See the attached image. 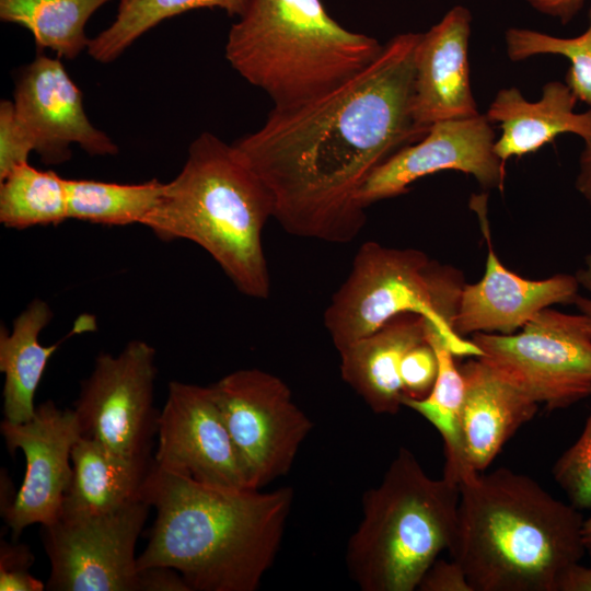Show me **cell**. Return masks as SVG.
<instances>
[{"instance_id":"cell-1","label":"cell","mask_w":591,"mask_h":591,"mask_svg":"<svg viewBox=\"0 0 591 591\" xmlns=\"http://www.w3.org/2000/svg\"><path fill=\"white\" fill-rule=\"evenodd\" d=\"M420 33L391 38L360 73L301 105L273 108L234 149L266 187L291 235L345 244L367 222L358 194L371 172L424 137L412 117Z\"/></svg>"},{"instance_id":"cell-2","label":"cell","mask_w":591,"mask_h":591,"mask_svg":"<svg viewBox=\"0 0 591 591\" xmlns=\"http://www.w3.org/2000/svg\"><path fill=\"white\" fill-rule=\"evenodd\" d=\"M142 498L157 518L139 570H177L190 591H254L274 564L294 490L204 485L152 461Z\"/></svg>"},{"instance_id":"cell-3","label":"cell","mask_w":591,"mask_h":591,"mask_svg":"<svg viewBox=\"0 0 591 591\" xmlns=\"http://www.w3.org/2000/svg\"><path fill=\"white\" fill-rule=\"evenodd\" d=\"M451 558L473 591H557L586 554L583 515L528 475L500 467L460 485Z\"/></svg>"},{"instance_id":"cell-4","label":"cell","mask_w":591,"mask_h":591,"mask_svg":"<svg viewBox=\"0 0 591 591\" xmlns=\"http://www.w3.org/2000/svg\"><path fill=\"white\" fill-rule=\"evenodd\" d=\"M270 218L266 187L233 144L202 132L141 224L163 241L199 245L241 293L265 300L271 283L263 230Z\"/></svg>"},{"instance_id":"cell-5","label":"cell","mask_w":591,"mask_h":591,"mask_svg":"<svg viewBox=\"0 0 591 591\" xmlns=\"http://www.w3.org/2000/svg\"><path fill=\"white\" fill-rule=\"evenodd\" d=\"M382 48L375 38L341 26L322 0H247L230 27L224 57L281 109L344 84Z\"/></svg>"},{"instance_id":"cell-6","label":"cell","mask_w":591,"mask_h":591,"mask_svg":"<svg viewBox=\"0 0 591 591\" xmlns=\"http://www.w3.org/2000/svg\"><path fill=\"white\" fill-rule=\"evenodd\" d=\"M459 500L457 484L430 477L399 448L380 484L362 496V518L346 548L351 579L362 591L417 589L452 544Z\"/></svg>"},{"instance_id":"cell-7","label":"cell","mask_w":591,"mask_h":591,"mask_svg":"<svg viewBox=\"0 0 591 591\" xmlns=\"http://www.w3.org/2000/svg\"><path fill=\"white\" fill-rule=\"evenodd\" d=\"M463 273L416 248H395L375 241L357 251L351 269L333 294L324 326L339 352L376 332L397 315L415 313L429 321L455 357H480V349L453 328Z\"/></svg>"},{"instance_id":"cell-8","label":"cell","mask_w":591,"mask_h":591,"mask_svg":"<svg viewBox=\"0 0 591 591\" xmlns=\"http://www.w3.org/2000/svg\"><path fill=\"white\" fill-rule=\"evenodd\" d=\"M478 357L498 376L549 410L591 395V321L549 308L513 334L474 333Z\"/></svg>"},{"instance_id":"cell-9","label":"cell","mask_w":591,"mask_h":591,"mask_svg":"<svg viewBox=\"0 0 591 591\" xmlns=\"http://www.w3.org/2000/svg\"><path fill=\"white\" fill-rule=\"evenodd\" d=\"M209 386L250 488L260 489L286 475L313 429L287 383L273 373L248 368Z\"/></svg>"},{"instance_id":"cell-10","label":"cell","mask_w":591,"mask_h":591,"mask_svg":"<svg viewBox=\"0 0 591 591\" xmlns=\"http://www.w3.org/2000/svg\"><path fill=\"white\" fill-rule=\"evenodd\" d=\"M151 506L138 500L117 510L60 515L42 526L50 563V591H139L136 544Z\"/></svg>"},{"instance_id":"cell-11","label":"cell","mask_w":591,"mask_h":591,"mask_svg":"<svg viewBox=\"0 0 591 591\" xmlns=\"http://www.w3.org/2000/svg\"><path fill=\"white\" fill-rule=\"evenodd\" d=\"M155 378V349L144 340L129 341L116 356L99 355L73 407L81 436L126 457L152 459Z\"/></svg>"},{"instance_id":"cell-12","label":"cell","mask_w":591,"mask_h":591,"mask_svg":"<svg viewBox=\"0 0 591 591\" xmlns=\"http://www.w3.org/2000/svg\"><path fill=\"white\" fill-rule=\"evenodd\" d=\"M0 432L10 453L20 449L26 460L15 494L8 488L7 473L1 474V515L16 541L27 526L48 525L59 518L73 473L71 451L81 431L73 408L61 409L46 401L24 422L3 419Z\"/></svg>"},{"instance_id":"cell-13","label":"cell","mask_w":591,"mask_h":591,"mask_svg":"<svg viewBox=\"0 0 591 591\" xmlns=\"http://www.w3.org/2000/svg\"><path fill=\"white\" fill-rule=\"evenodd\" d=\"M153 461L204 485L251 489L210 386L172 381L158 419Z\"/></svg>"},{"instance_id":"cell-14","label":"cell","mask_w":591,"mask_h":591,"mask_svg":"<svg viewBox=\"0 0 591 591\" xmlns=\"http://www.w3.org/2000/svg\"><path fill=\"white\" fill-rule=\"evenodd\" d=\"M495 132L486 115L443 120L378 165L359 190L362 208L403 195L417 179L452 170L473 175L484 188L503 189L506 164L494 152Z\"/></svg>"},{"instance_id":"cell-15","label":"cell","mask_w":591,"mask_h":591,"mask_svg":"<svg viewBox=\"0 0 591 591\" xmlns=\"http://www.w3.org/2000/svg\"><path fill=\"white\" fill-rule=\"evenodd\" d=\"M14 112L34 152L46 164L71 158V144L93 157L115 155L118 147L89 119L82 93L59 58L38 54L16 77Z\"/></svg>"},{"instance_id":"cell-16","label":"cell","mask_w":591,"mask_h":591,"mask_svg":"<svg viewBox=\"0 0 591 591\" xmlns=\"http://www.w3.org/2000/svg\"><path fill=\"white\" fill-rule=\"evenodd\" d=\"M471 207L480 221L487 242V257L482 279L463 287L453 322V328L459 335L513 334L540 311L554 304L575 303L580 287L575 276L557 274L533 280L505 267L490 241L486 218L487 196L474 195Z\"/></svg>"},{"instance_id":"cell-17","label":"cell","mask_w":591,"mask_h":591,"mask_svg":"<svg viewBox=\"0 0 591 591\" xmlns=\"http://www.w3.org/2000/svg\"><path fill=\"white\" fill-rule=\"evenodd\" d=\"M471 21V12L456 5L428 32L420 33L415 53L412 117L422 136L436 123L479 115L470 82Z\"/></svg>"},{"instance_id":"cell-18","label":"cell","mask_w":591,"mask_h":591,"mask_svg":"<svg viewBox=\"0 0 591 591\" xmlns=\"http://www.w3.org/2000/svg\"><path fill=\"white\" fill-rule=\"evenodd\" d=\"M465 390L461 412L463 456L471 473H483L538 404L498 376L476 357L459 366Z\"/></svg>"},{"instance_id":"cell-19","label":"cell","mask_w":591,"mask_h":591,"mask_svg":"<svg viewBox=\"0 0 591 591\" xmlns=\"http://www.w3.org/2000/svg\"><path fill=\"white\" fill-rule=\"evenodd\" d=\"M577 102L571 89L560 81L547 82L536 102L528 101L517 88L498 91L485 114L501 128L495 154L506 164L510 158L537 151L561 134L590 137L591 108L576 113Z\"/></svg>"},{"instance_id":"cell-20","label":"cell","mask_w":591,"mask_h":591,"mask_svg":"<svg viewBox=\"0 0 591 591\" xmlns=\"http://www.w3.org/2000/svg\"><path fill=\"white\" fill-rule=\"evenodd\" d=\"M427 339L426 318L405 313L341 351V379L375 414L394 415L403 406L399 367L404 355Z\"/></svg>"},{"instance_id":"cell-21","label":"cell","mask_w":591,"mask_h":591,"mask_svg":"<svg viewBox=\"0 0 591 591\" xmlns=\"http://www.w3.org/2000/svg\"><path fill=\"white\" fill-rule=\"evenodd\" d=\"M152 461L123 456L81 436L71 451L73 473L60 515L105 513L144 500Z\"/></svg>"},{"instance_id":"cell-22","label":"cell","mask_w":591,"mask_h":591,"mask_svg":"<svg viewBox=\"0 0 591 591\" xmlns=\"http://www.w3.org/2000/svg\"><path fill=\"white\" fill-rule=\"evenodd\" d=\"M53 311L47 302L34 299L15 317L11 332L0 331V371L4 374L3 416L20 424L35 413L34 397L51 355L63 339L51 346L39 341Z\"/></svg>"},{"instance_id":"cell-23","label":"cell","mask_w":591,"mask_h":591,"mask_svg":"<svg viewBox=\"0 0 591 591\" xmlns=\"http://www.w3.org/2000/svg\"><path fill=\"white\" fill-rule=\"evenodd\" d=\"M427 340L438 357V376L430 393L420 399L403 398V406L415 410L440 433L444 444L443 477L460 485L473 474L465 464L461 437L464 379L455 356L438 329L426 320Z\"/></svg>"},{"instance_id":"cell-24","label":"cell","mask_w":591,"mask_h":591,"mask_svg":"<svg viewBox=\"0 0 591 591\" xmlns=\"http://www.w3.org/2000/svg\"><path fill=\"white\" fill-rule=\"evenodd\" d=\"M111 0H0V19L26 28L38 48L74 59L88 49L85 25Z\"/></svg>"},{"instance_id":"cell-25","label":"cell","mask_w":591,"mask_h":591,"mask_svg":"<svg viewBox=\"0 0 591 591\" xmlns=\"http://www.w3.org/2000/svg\"><path fill=\"white\" fill-rule=\"evenodd\" d=\"M164 183L138 184L66 178L68 219L108 227L141 224L157 206Z\"/></svg>"},{"instance_id":"cell-26","label":"cell","mask_w":591,"mask_h":591,"mask_svg":"<svg viewBox=\"0 0 591 591\" xmlns=\"http://www.w3.org/2000/svg\"><path fill=\"white\" fill-rule=\"evenodd\" d=\"M68 219L66 178L28 162L0 179V222L11 229L57 225Z\"/></svg>"},{"instance_id":"cell-27","label":"cell","mask_w":591,"mask_h":591,"mask_svg":"<svg viewBox=\"0 0 591 591\" xmlns=\"http://www.w3.org/2000/svg\"><path fill=\"white\" fill-rule=\"evenodd\" d=\"M247 0H119L114 21L90 40L88 53L96 61L116 60L140 36L161 22L195 9H220L239 18Z\"/></svg>"},{"instance_id":"cell-28","label":"cell","mask_w":591,"mask_h":591,"mask_svg":"<svg viewBox=\"0 0 591 591\" xmlns=\"http://www.w3.org/2000/svg\"><path fill=\"white\" fill-rule=\"evenodd\" d=\"M505 39L507 55L513 61L544 54L567 58L570 67L566 74V84L578 102L591 106V8L589 26L577 37L561 38L537 31L512 27L507 30Z\"/></svg>"},{"instance_id":"cell-29","label":"cell","mask_w":591,"mask_h":591,"mask_svg":"<svg viewBox=\"0 0 591 591\" xmlns=\"http://www.w3.org/2000/svg\"><path fill=\"white\" fill-rule=\"evenodd\" d=\"M552 473L573 507L591 509V410L581 434L557 459Z\"/></svg>"},{"instance_id":"cell-30","label":"cell","mask_w":591,"mask_h":591,"mask_svg":"<svg viewBox=\"0 0 591 591\" xmlns=\"http://www.w3.org/2000/svg\"><path fill=\"white\" fill-rule=\"evenodd\" d=\"M438 370L437 354L427 339L412 347L404 355L399 367L404 397L413 399L426 397L434 385Z\"/></svg>"},{"instance_id":"cell-31","label":"cell","mask_w":591,"mask_h":591,"mask_svg":"<svg viewBox=\"0 0 591 591\" xmlns=\"http://www.w3.org/2000/svg\"><path fill=\"white\" fill-rule=\"evenodd\" d=\"M32 141L18 119L13 102L0 103V179L16 165L28 162Z\"/></svg>"},{"instance_id":"cell-32","label":"cell","mask_w":591,"mask_h":591,"mask_svg":"<svg viewBox=\"0 0 591 591\" xmlns=\"http://www.w3.org/2000/svg\"><path fill=\"white\" fill-rule=\"evenodd\" d=\"M34 556L27 545L1 541L0 544V590L43 591L39 579L30 572Z\"/></svg>"},{"instance_id":"cell-33","label":"cell","mask_w":591,"mask_h":591,"mask_svg":"<svg viewBox=\"0 0 591 591\" xmlns=\"http://www.w3.org/2000/svg\"><path fill=\"white\" fill-rule=\"evenodd\" d=\"M420 591H473L461 565L451 560L436 559L424 575L417 588Z\"/></svg>"},{"instance_id":"cell-34","label":"cell","mask_w":591,"mask_h":591,"mask_svg":"<svg viewBox=\"0 0 591 591\" xmlns=\"http://www.w3.org/2000/svg\"><path fill=\"white\" fill-rule=\"evenodd\" d=\"M139 591H190L182 575L165 566L139 570Z\"/></svg>"},{"instance_id":"cell-35","label":"cell","mask_w":591,"mask_h":591,"mask_svg":"<svg viewBox=\"0 0 591 591\" xmlns=\"http://www.w3.org/2000/svg\"><path fill=\"white\" fill-rule=\"evenodd\" d=\"M537 11L558 18L566 24L580 11L584 0H525Z\"/></svg>"},{"instance_id":"cell-36","label":"cell","mask_w":591,"mask_h":591,"mask_svg":"<svg viewBox=\"0 0 591 591\" xmlns=\"http://www.w3.org/2000/svg\"><path fill=\"white\" fill-rule=\"evenodd\" d=\"M557 591H591V568L580 563L571 566L561 576Z\"/></svg>"},{"instance_id":"cell-37","label":"cell","mask_w":591,"mask_h":591,"mask_svg":"<svg viewBox=\"0 0 591 591\" xmlns=\"http://www.w3.org/2000/svg\"><path fill=\"white\" fill-rule=\"evenodd\" d=\"M584 148L579 160L576 188L591 206V136L583 139Z\"/></svg>"},{"instance_id":"cell-38","label":"cell","mask_w":591,"mask_h":591,"mask_svg":"<svg viewBox=\"0 0 591 591\" xmlns=\"http://www.w3.org/2000/svg\"><path fill=\"white\" fill-rule=\"evenodd\" d=\"M579 285L583 287L591 296V253L586 256L584 264L575 275ZM579 312L591 321V297L583 298L578 296L573 303Z\"/></svg>"},{"instance_id":"cell-39","label":"cell","mask_w":591,"mask_h":591,"mask_svg":"<svg viewBox=\"0 0 591 591\" xmlns=\"http://www.w3.org/2000/svg\"><path fill=\"white\" fill-rule=\"evenodd\" d=\"M582 542L586 554L591 560V517L583 520L582 524Z\"/></svg>"}]
</instances>
